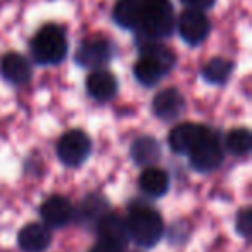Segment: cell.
Here are the masks:
<instances>
[{
  "label": "cell",
  "instance_id": "1",
  "mask_svg": "<svg viewBox=\"0 0 252 252\" xmlns=\"http://www.w3.org/2000/svg\"><path fill=\"white\" fill-rule=\"evenodd\" d=\"M112 18L121 28L137 32L138 38L158 42L171 35L175 26L169 0H118Z\"/></svg>",
  "mask_w": 252,
  "mask_h": 252
},
{
  "label": "cell",
  "instance_id": "2",
  "mask_svg": "<svg viewBox=\"0 0 252 252\" xmlns=\"http://www.w3.org/2000/svg\"><path fill=\"white\" fill-rule=\"evenodd\" d=\"M126 228L131 240H135L142 247H154L164 233L161 214L147 204L131 206L126 220Z\"/></svg>",
  "mask_w": 252,
  "mask_h": 252
},
{
  "label": "cell",
  "instance_id": "3",
  "mask_svg": "<svg viewBox=\"0 0 252 252\" xmlns=\"http://www.w3.org/2000/svg\"><path fill=\"white\" fill-rule=\"evenodd\" d=\"M32 52L36 63L54 66L67 56V38L61 26L47 25L32 40Z\"/></svg>",
  "mask_w": 252,
  "mask_h": 252
},
{
  "label": "cell",
  "instance_id": "4",
  "mask_svg": "<svg viewBox=\"0 0 252 252\" xmlns=\"http://www.w3.org/2000/svg\"><path fill=\"white\" fill-rule=\"evenodd\" d=\"M189 156H190V164H192V168L195 171L209 173L214 171L216 168H220V164L223 162L224 152L220 140H218V137L209 130L197 142L195 147L189 152Z\"/></svg>",
  "mask_w": 252,
  "mask_h": 252
},
{
  "label": "cell",
  "instance_id": "5",
  "mask_svg": "<svg viewBox=\"0 0 252 252\" xmlns=\"http://www.w3.org/2000/svg\"><path fill=\"white\" fill-rule=\"evenodd\" d=\"M90 137L81 130L67 131L57 144V158L69 168H76V166L83 164L90 156Z\"/></svg>",
  "mask_w": 252,
  "mask_h": 252
},
{
  "label": "cell",
  "instance_id": "6",
  "mask_svg": "<svg viewBox=\"0 0 252 252\" xmlns=\"http://www.w3.org/2000/svg\"><path fill=\"white\" fill-rule=\"evenodd\" d=\"M111 42L105 38H88L78 47L76 50V63L83 67H92V69H102L109 61L112 59Z\"/></svg>",
  "mask_w": 252,
  "mask_h": 252
},
{
  "label": "cell",
  "instance_id": "7",
  "mask_svg": "<svg viewBox=\"0 0 252 252\" xmlns=\"http://www.w3.org/2000/svg\"><path fill=\"white\" fill-rule=\"evenodd\" d=\"M178 30L189 45H200L211 33V21L202 11L189 9L180 16Z\"/></svg>",
  "mask_w": 252,
  "mask_h": 252
},
{
  "label": "cell",
  "instance_id": "8",
  "mask_svg": "<svg viewBox=\"0 0 252 252\" xmlns=\"http://www.w3.org/2000/svg\"><path fill=\"white\" fill-rule=\"evenodd\" d=\"M209 131V128L200 125H193V123H183V125L175 126L168 137L169 147L176 152V154H189L195 144Z\"/></svg>",
  "mask_w": 252,
  "mask_h": 252
},
{
  "label": "cell",
  "instance_id": "9",
  "mask_svg": "<svg viewBox=\"0 0 252 252\" xmlns=\"http://www.w3.org/2000/svg\"><path fill=\"white\" fill-rule=\"evenodd\" d=\"M40 214H42V220L45 221L47 226L61 228V226H66L73 220L74 211L66 197L52 195L42 204Z\"/></svg>",
  "mask_w": 252,
  "mask_h": 252
},
{
  "label": "cell",
  "instance_id": "10",
  "mask_svg": "<svg viewBox=\"0 0 252 252\" xmlns=\"http://www.w3.org/2000/svg\"><path fill=\"white\" fill-rule=\"evenodd\" d=\"M152 111L158 118L164 119V121H171V119L182 116V112L185 111V98H183L182 92L176 88H166V90L159 92L152 100Z\"/></svg>",
  "mask_w": 252,
  "mask_h": 252
},
{
  "label": "cell",
  "instance_id": "11",
  "mask_svg": "<svg viewBox=\"0 0 252 252\" xmlns=\"http://www.w3.org/2000/svg\"><path fill=\"white\" fill-rule=\"evenodd\" d=\"M52 235L45 224H26L18 235V244L25 252H43L50 245Z\"/></svg>",
  "mask_w": 252,
  "mask_h": 252
},
{
  "label": "cell",
  "instance_id": "12",
  "mask_svg": "<svg viewBox=\"0 0 252 252\" xmlns=\"http://www.w3.org/2000/svg\"><path fill=\"white\" fill-rule=\"evenodd\" d=\"M87 90L95 100L107 102L118 92V80L112 73L105 69H95L87 78Z\"/></svg>",
  "mask_w": 252,
  "mask_h": 252
},
{
  "label": "cell",
  "instance_id": "13",
  "mask_svg": "<svg viewBox=\"0 0 252 252\" xmlns=\"http://www.w3.org/2000/svg\"><path fill=\"white\" fill-rule=\"evenodd\" d=\"M0 69H2V74H4L5 80L11 81L12 85H25L33 76L28 59L18 52L7 54L0 63Z\"/></svg>",
  "mask_w": 252,
  "mask_h": 252
},
{
  "label": "cell",
  "instance_id": "14",
  "mask_svg": "<svg viewBox=\"0 0 252 252\" xmlns=\"http://www.w3.org/2000/svg\"><path fill=\"white\" fill-rule=\"evenodd\" d=\"M133 73L138 83H142L144 87H154V85H158L161 81V78L164 74H168V71L161 66V63L158 59H154L152 56H147V54H142L140 59L135 64Z\"/></svg>",
  "mask_w": 252,
  "mask_h": 252
},
{
  "label": "cell",
  "instance_id": "15",
  "mask_svg": "<svg viewBox=\"0 0 252 252\" xmlns=\"http://www.w3.org/2000/svg\"><path fill=\"white\" fill-rule=\"evenodd\" d=\"M140 189L151 197H162L169 189V175L161 168L151 166L140 175Z\"/></svg>",
  "mask_w": 252,
  "mask_h": 252
},
{
  "label": "cell",
  "instance_id": "16",
  "mask_svg": "<svg viewBox=\"0 0 252 252\" xmlns=\"http://www.w3.org/2000/svg\"><path fill=\"white\" fill-rule=\"evenodd\" d=\"M131 158L137 164L151 168L161 158V145L152 137H140L131 145Z\"/></svg>",
  "mask_w": 252,
  "mask_h": 252
},
{
  "label": "cell",
  "instance_id": "17",
  "mask_svg": "<svg viewBox=\"0 0 252 252\" xmlns=\"http://www.w3.org/2000/svg\"><path fill=\"white\" fill-rule=\"evenodd\" d=\"M233 73V63L224 57H214L204 66L202 76L213 85H223Z\"/></svg>",
  "mask_w": 252,
  "mask_h": 252
},
{
  "label": "cell",
  "instance_id": "18",
  "mask_svg": "<svg viewBox=\"0 0 252 252\" xmlns=\"http://www.w3.org/2000/svg\"><path fill=\"white\" fill-rule=\"evenodd\" d=\"M252 145V135L247 128H235L226 135V149L233 156H247Z\"/></svg>",
  "mask_w": 252,
  "mask_h": 252
},
{
  "label": "cell",
  "instance_id": "19",
  "mask_svg": "<svg viewBox=\"0 0 252 252\" xmlns=\"http://www.w3.org/2000/svg\"><path fill=\"white\" fill-rule=\"evenodd\" d=\"M105 200L98 195H92L81 204V218L87 221H95L98 223L102 216L105 214Z\"/></svg>",
  "mask_w": 252,
  "mask_h": 252
},
{
  "label": "cell",
  "instance_id": "20",
  "mask_svg": "<svg viewBox=\"0 0 252 252\" xmlns=\"http://www.w3.org/2000/svg\"><path fill=\"white\" fill-rule=\"evenodd\" d=\"M251 228H252V214L249 209L242 211L237 218V231L242 235V237L247 238L251 235Z\"/></svg>",
  "mask_w": 252,
  "mask_h": 252
},
{
  "label": "cell",
  "instance_id": "21",
  "mask_svg": "<svg viewBox=\"0 0 252 252\" xmlns=\"http://www.w3.org/2000/svg\"><path fill=\"white\" fill-rule=\"evenodd\" d=\"M182 2L195 11H204V9H209L216 4V0H182Z\"/></svg>",
  "mask_w": 252,
  "mask_h": 252
},
{
  "label": "cell",
  "instance_id": "22",
  "mask_svg": "<svg viewBox=\"0 0 252 252\" xmlns=\"http://www.w3.org/2000/svg\"><path fill=\"white\" fill-rule=\"evenodd\" d=\"M123 252H126V251H123Z\"/></svg>",
  "mask_w": 252,
  "mask_h": 252
}]
</instances>
